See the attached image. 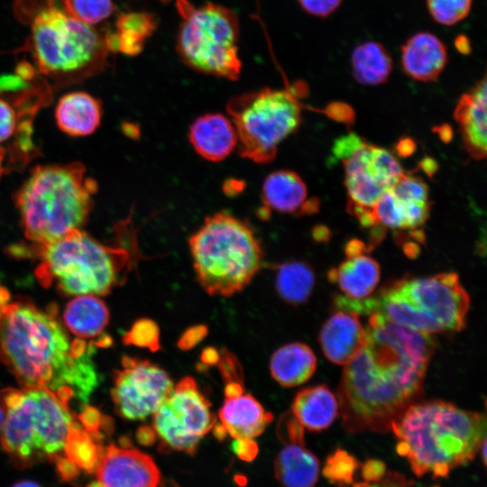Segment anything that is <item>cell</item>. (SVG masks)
I'll return each instance as SVG.
<instances>
[{
    "label": "cell",
    "instance_id": "obj_51",
    "mask_svg": "<svg viewBox=\"0 0 487 487\" xmlns=\"http://www.w3.org/2000/svg\"><path fill=\"white\" fill-rule=\"evenodd\" d=\"M159 1H161V3H167V2H169L170 0H159Z\"/></svg>",
    "mask_w": 487,
    "mask_h": 487
},
{
    "label": "cell",
    "instance_id": "obj_37",
    "mask_svg": "<svg viewBox=\"0 0 487 487\" xmlns=\"http://www.w3.org/2000/svg\"><path fill=\"white\" fill-rule=\"evenodd\" d=\"M123 341L127 345L144 347L155 352L160 349V330L153 320L141 318L124 333Z\"/></svg>",
    "mask_w": 487,
    "mask_h": 487
},
{
    "label": "cell",
    "instance_id": "obj_48",
    "mask_svg": "<svg viewBox=\"0 0 487 487\" xmlns=\"http://www.w3.org/2000/svg\"><path fill=\"white\" fill-rule=\"evenodd\" d=\"M12 487H40V485L31 481H23L15 483Z\"/></svg>",
    "mask_w": 487,
    "mask_h": 487
},
{
    "label": "cell",
    "instance_id": "obj_42",
    "mask_svg": "<svg viewBox=\"0 0 487 487\" xmlns=\"http://www.w3.org/2000/svg\"><path fill=\"white\" fill-rule=\"evenodd\" d=\"M387 472L385 464L379 460H369L362 467V475L367 482L381 480Z\"/></svg>",
    "mask_w": 487,
    "mask_h": 487
},
{
    "label": "cell",
    "instance_id": "obj_47",
    "mask_svg": "<svg viewBox=\"0 0 487 487\" xmlns=\"http://www.w3.org/2000/svg\"><path fill=\"white\" fill-rule=\"evenodd\" d=\"M410 141L409 139L402 140L400 142L398 148L400 154L408 155L413 150V142H409Z\"/></svg>",
    "mask_w": 487,
    "mask_h": 487
},
{
    "label": "cell",
    "instance_id": "obj_18",
    "mask_svg": "<svg viewBox=\"0 0 487 487\" xmlns=\"http://www.w3.org/2000/svg\"><path fill=\"white\" fill-rule=\"evenodd\" d=\"M365 245L357 239L345 245L346 260L331 269L328 279L338 285L345 296L363 299L372 294L377 287L381 270L379 263L364 253Z\"/></svg>",
    "mask_w": 487,
    "mask_h": 487
},
{
    "label": "cell",
    "instance_id": "obj_27",
    "mask_svg": "<svg viewBox=\"0 0 487 487\" xmlns=\"http://www.w3.org/2000/svg\"><path fill=\"white\" fill-rule=\"evenodd\" d=\"M317 369V357L303 343H290L278 348L271 355L272 378L284 387H295L308 381Z\"/></svg>",
    "mask_w": 487,
    "mask_h": 487
},
{
    "label": "cell",
    "instance_id": "obj_22",
    "mask_svg": "<svg viewBox=\"0 0 487 487\" xmlns=\"http://www.w3.org/2000/svg\"><path fill=\"white\" fill-rule=\"evenodd\" d=\"M486 78L483 77L473 88L463 94L454 112L467 152L477 160L486 157Z\"/></svg>",
    "mask_w": 487,
    "mask_h": 487
},
{
    "label": "cell",
    "instance_id": "obj_32",
    "mask_svg": "<svg viewBox=\"0 0 487 487\" xmlns=\"http://www.w3.org/2000/svg\"><path fill=\"white\" fill-rule=\"evenodd\" d=\"M315 285L311 266L303 262H286L276 269L275 287L279 296L292 305L306 302Z\"/></svg>",
    "mask_w": 487,
    "mask_h": 487
},
{
    "label": "cell",
    "instance_id": "obj_43",
    "mask_svg": "<svg viewBox=\"0 0 487 487\" xmlns=\"http://www.w3.org/2000/svg\"><path fill=\"white\" fill-rule=\"evenodd\" d=\"M233 447L235 454L244 460L253 459L257 453V446L253 439H234Z\"/></svg>",
    "mask_w": 487,
    "mask_h": 487
},
{
    "label": "cell",
    "instance_id": "obj_13",
    "mask_svg": "<svg viewBox=\"0 0 487 487\" xmlns=\"http://www.w3.org/2000/svg\"><path fill=\"white\" fill-rule=\"evenodd\" d=\"M154 433L164 448L194 455L216 423L210 403L196 381L186 376L152 414Z\"/></svg>",
    "mask_w": 487,
    "mask_h": 487
},
{
    "label": "cell",
    "instance_id": "obj_25",
    "mask_svg": "<svg viewBox=\"0 0 487 487\" xmlns=\"http://www.w3.org/2000/svg\"><path fill=\"white\" fill-rule=\"evenodd\" d=\"M102 115L101 101L84 91L63 95L55 107L58 127L73 137L87 136L96 132L101 123Z\"/></svg>",
    "mask_w": 487,
    "mask_h": 487
},
{
    "label": "cell",
    "instance_id": "obj_16",
    "mask_svg": "<svg viewBox=\"0 0 487 487\" xmlns=\"http://www.w3.org/2000/svg\"><path fill=\"white\" fill-rule=\"evenodd\" d=\"M96 481L87 487H159L160 471L148 455L129 447L109 445L101 449Z\"/></svg>",
    "mask_w": 487,
    "mask_h": 487
},
{
    "label": "cell",
    "instance_id": "obj_5",
    "mask_svg": "<svg viewBox=\"0 0 487 487\" xmlns=\"http://www.w3.org/2000/svg\"><path fill=\"white\" fill-rule=\"evenodd\" d=\"M116 231L115 245L77 229L49 244L32 246L41 259L35 271L40 282L45 287L54 282L69 296L107 295L142 258L131 217L119 223Z\"/></svg>",
    "mask_w": 487,
    "mask_h": 487
},
{
    "label": "cell",
    "instance_id": "obj_35",
    "mask_svg": "<svg viewBox=\"0 0 487 487\" xmlns=\"http://www.w3.org/2000/svg\"><path fill=\"white\" fill-rule=\"evenodd\" d=\"M358 469V461L347 452L337 449L331 454L323 468L324 476L332 483L349 485Z\"/></svg>",
    "mask_w": 487,
    "mask_h": 487
},
{
    "label": "cell",
    "instance_id": "obj_31",
    "mask_svg": "<svg viewBox=\"0 0 487 487\" xmlns=\"http://www.w3.org/2000/svg\"><path fill=\"white\" fill-rule=\"evenodd\" d=\"M392 65L390 52L377 41L363 42L351 54L352 73L362 85L377 86L385 83L392 71Z\"/></svg>",
    "mask_w": 487,
    "mask_h": 487
},
{
    "label": "cell",
    "instance_id": "obj_26",
    "mask_svg": "<svg viewBox=\"0 0 487 487\" xmlns=\"http://www.w3.org/2000/svg\"><path fill=\"white\" fill-rule=\"evenodd\" d=\"M296 420L310 431H321L332 425L339 414L337 397L326 385L299 391L291 405Z\"/></svg>",
    "mask_w": 487,
    "mask_h": 487
},
{
    "label": "cell",
    "instance_id": "obj_2",
    "mask_svg": "<svg viewBox=\"0 0 487 487\" xmlns=\"http://www.w3.org/2000/svg\"><path fill=\"white\" fill-rule=\"evenodd\" d=\"M57 310L26 299L0 305V361L23 387L47 389L68 407L84 408L99 382L92 357L100 340H71Z\"/></svg>",
    "mask_w": 487,
    "mask_h": 487
},
{
    "label": "cell",
    "instance_id": "obj_14",
    "mask_svg": "<svg viewBox=\"0 0 487 487\" xmlns=\"http://www.w3.org/2000/svg\"><path fill=\"white\" fill-rule=\"evenodd\" d=\"M168 373L150 361L124 356L111 390L116 413L129 420L152 415L173 389Z\"/></svg>",
    "mask_w": 487,
    "mask_h": 487
},
{
    "label": "cell",
    "instance_id": "obj_19",
    "mask_svg": "<svg viewBox=\"0 0 487 487\" xmlns=\"http://www.w3.org/2000/svg\"><path fill=\"white\" fill-rule=\"evenodd\" d=\"M263 211L308 215L318 210L319 200L308 198V188L299 175L280 170L269 174L262 187Z\"/></svg>",
    "mask_w": 487,
    "mask_h": 487
},
{
    "label": "cell",
    "instance_id": "obj_10",
    "mask_svg": "<svg viewBox=\"0 0 487 487\" xmlns=\"http://www.w3.org/2000/svg\"><path fill=\"white\" fill-rule=\"evenodd\" d=\"M181 14L176 49L185 65L206 75L235 80L242 69L238 55L240 24L231 9L214 3L194 6L178 0Z\"/></svg>",
    "mask_w": 487,
    "mask_h": 487
},
{
    "label": "cell",
    "instance_id": "obj_40",
    "mask_svg": "<svg viewBox=\"0 0 487 487\" xmlns=\"http://www.w3.org/2000/svg\"><path fill=\"white\" fill-rule=\"evenodd\" d=\"M412 482L405 476L392 471H388L379 481L372 482L352 483L351 487H411Z\"/></svg>",
    "mask_w": 487,
    "mask_h": 487
},
{
    "label": "cell",
    "instance_id": "obj_49",
    "mask_svg": "<svg viewBox=\"0 0 487 487\" xmlns=\"http://www.w3.org/2000/svg\"><path fill=\"white\" fill-rule=\"evenodd\" d=\"M5 409H4L3 405L0 403V430L2 428L4 420H5Z\"/></svg>",
    "mask_w": 487,
    "mask_h": 487
},
{
    "label": "cell",
    "instance_id": "obj_45",
    "mask_svg": "<svg viewBox=\"0 0 487 487\" xmlns=\"http://www.w3.org/2000/svg\"><path fill=\"white\" fill-rule=\"evenodd\" d=\"M201 359L206 364L217 363L219 360V352L213 347H207L203 350Z\"/></svg>",
    "mask_w": 487,
    "mask_h": 487
},
{
    "label": "cell",
    "instance_id": "obj_12",
    "mask_svg": "<svg viewBox=\"0 0 487 487\" xmlns=\"http://www.w3.org/2000/svg\"><path fill=\"white\" fill-rule=\"evenodd\" d=\"M333 152L342 160L347 210L357 220L371 214L381 196L404 173L391 152L367 143L354 133L336 140Z\"/></svg>",
    "mask_w": 487,
    "mask_h": 487
},
{
    "label": "cell",
    "instance_id": "obj_3",
    "mask_svg": "<svg viewBox=\"0 0 487 487\" xmlns=\"http://www.w3.org/2000/svg\"><path fill=\"white\" fill-rule=\"evenodd\" d=\"M391 429L398 454L417 476L446 477L478 454L486 439V418L446 401L428 400L409 405Z\"/></svg>",
    "mask_w": 487,
    "mask_h": 487
},
{
    "label": "cell",
    "instance_id": "obj_15",
    "mask_svg": "<svg viewBox=\"0 0 487 487\" xmlns=\"http://www.w3.org/2000/svg\"><path fill=\"white\" fill-rule=\"evenodd\" d=\"M28 80L18 75L0 77V149L18 144L27 155L34 148L32 119L49 96L48 87L32 86Z\"/></svg>",
    "mask_w": 487,
    "mask_h": 487
},
{
    "label": "cell",
    "instance_id": "obj_28",
    "mask_svg": "<svg viewBox=\"0 0 487 487\" xmlns=\"http://www.w3.org/2000/svg\"><path fill=\"white\" fill-rule=\"evenodd\" d=\"M429 202H408L391 189L383 193L372 208L373 226L415 231L429 216Z\"/></svg>",
    "mask_w": 487,
    "mask_h": 487
},
{
    "label": "cell",
    "instance_id": "obj_23",
    "mask_svg": "<svg viewBox=\"0 0 487 487\" xmlns=\"http://www.w3.org/2000/svg\"><path fill=\"white\" fill-rule=\"evenodd\" d=\"M447 58L443 41L427 32L412 35L401 47V67L414 80H436L444 70Z\"/></svg>",
    "mask_w": 487,
    "mask_h": 487
},
{
    "label": "cell",
    "instance_id": "obj_11",
    "mask_svg": "<svg viewBox=\"0 0 487 487\" xmlns=\"http://www.w3.org/2000/svg\"><path fill=\"white\" fill-rule=\"evenodd\" d=\"M301 111L297 94L288 88L265 87L234 96L226 112L240 156L258 164L272 161L281 142L299 128Z\"/></svg>",
    "mask_w": 487,
    "mask_h": 487
},
{
    "label": "cell",
    "instance_id": "obj_24",
    "mask_svg": "<svg viewBox=\"0 0 487 487\" xmlns=\"http://www.w3.org/2000/svg\"><path fill=\"white\" fill-rule=\"evenodd\" d=\"M221 426L234 439H253L272 420L271 413L250 393L225 397L218 412Z\"/></svg>",
    "mask_w": 487,
    "mask_h": 487
},
{
    "label": "cell",
    "instance_id": "obj_33",
    "mask_svg": "<svg viewBox=\"0 0 487 487\" xmlns=\"http://www.w3.org/2000/svg\"><path fill=\"white\" fill-rule=\"evenodd\" d=\"M81 425L72 429L64 450L65 456L78 468L95 470L101 449Z\"/></svg>",
    "mask_w": 487,
    "mask_h": 487
},
{
    "label": "cell",
    "instance_id": "obj_34",
    "mask_svg": "<svg viewBox=\"0 0 487 487\" xmlns=\"http://www.w3.org/2000/svg\"><path fill=\"white\" fill-rule=\"evenodd\" d=\"M65 12L74 19L94 26L115 10L112 0H60Z\"/></svg>",
    "mask_w": 487,
    "mask_h": 487
},
{
    "label": "cell",
    "instance_id": "obj_44",
    "mask_svg": "<svg viewBox=\"0 0 487 487\" xmlns=\"http://www.w3.org/2000/svg\"><path fill=\"white\" fill-rule=\"evenodd\" d=\"M55 463L58 471L63 479L70 480L78 474V467L65 455L56 459Z\"/></svg>",
    "mask_w": 487,
    "mask_h": 487
},
{
    "label": "cell",
    "instance_id": "obj_39",
    "mask_svg": "<svg viewBox=\"0 0 487 487\" xmlns=\"http://www.w3.org/2000/svg\"><path fill=\"white\" fill-rule=\"evenodd\" d=\"M301 8L317 17H326L335 12L343 0H298Z\"/></svg>",
    "mask_w": 487,
    "mask_h": 487
},
{
    "label": "cell",
    "instance_id": "obj_38",
    "mask_svg": "<svg viewBox=\"0 0 487 487\" xmlns=\"http://www.w3.org/2000/svg\"><path fill=\"white\" fill-rule=\"evenodd\" d=\"M390 189L404 201L429 202L428 187L417 176L403 173Z\"/></svg>",
    "mask_w": 487,
    "mask_h": 487
},
{
    "label": "cell",
    "instance_id": "obj_1",
    "mask_svg": "<svg viewBox=\"0 0 487 487\" xmlns=\"http://www.w3.org/2000/svg\"><path fill=\"white\" fill-rule=\"evenodd\" d=\"M435 338L370 315L359 354L345 365L338 388L339 413L350 432L391 430L422 393Z\"/></svg>",
    "mask_w": 487,
    "mask_h": 487
},
{
    "label": "cell",
    "instance_id": "obj_46",
    "mask_svg": "<svg viewBox=\"0 0 487 487\" xmlns=\"http://www.w3.org/2000/svg\"><path fill=\"white\" fill-rule=\"evenodd\" d=\"M137 438L140 443L150 445L155 440V433L148 427H141L137 432Z\"/></svg>",
    "mask_w": 487,
    "mask_h": 487
},
{
    "label": "cell",
    "instance_id": "obj_17",
    "mask_svg": "<svg viewBox=\"0 0 487 487\" xmlns=\"http://www.w3.org/2000/svg\"><path fill=\"white\" fill-rule=\"evenodd\" d=\"M278 426L283 446L274 462L276 478L283 487L315 486L320 465L317 456L305 447L303 427L289 413L280 418Z\"/></svg>",
    "mask_w": 487,
    "mask_h": 487
},
{
    "label": "cell",
    "instance_id": "obj_21",
    "mask_svg": "<svg viewBox=\"0 0 487 487\" xmlns=\"http://www.w3.org/2000/svg\"><path fill=\"white\" fill-rule=\"evenodd\" d=\"M193 150L204 160L219 162L237 149L238 139L229 116L208 113L196 118L188 130Z\"/></svg>",
    "mask_w": 487,
    "mask_h": 487
},
{
    "label": "cell",
    "instance_id": "obj_29",
    "mask_svg": "<svg viewBox=\"0 0 487 487\" xmlns=\"http://www.w3.org/2000/svg\"><path fill=\"white\" fill-rule=\"evenodd\" d=\"M63 321L69 331L78 338H95L106 327L109 310L96 295H79L67 304Z\"/></svg>",
    "mask_w": 487,
    "mask_h": 487
},
{
    "label": "cell",
    "instance_id": "obj_41",
    "mask_svg": "<svg viewBox=\"0 0 487 487\" xmlns=\"http://www.w3.org/2000/svg\"><path fill=\"white\" fill-rule=\"evenodd\" d=\"M207 328L204 325H198L188 328L178 341V347L189 350L200 343L207 335Z\"/></svg>",
    "mask_w": 487,
    "mask_h": 487
},
{
    "label": "cell",
    "instance_id": "obj_9",
    "mask_svg": "<svg viewBox=\"0 0 487 487\" xmlns=\"http://www.w3.org/2000/svg\"><path fill=\"white\" fill-rule=\"evenodd\" d=\"M5 417L0 443L20 468L42 461H56L77 426L70 408L41 387L7 388L0 391Z\"/></svg>",
    "mask_w": 487,
    "mask_h": 487
},
{
    "label": "cell",
    "instance_id": "obj_4",
    "mask_svg": "<svg viewBox=\"0 0 487 487\" xmlns=\"http://www.w3.org/2000/svg\"><path fill=\"white\" fill-rule=\"evenodd\" d=\"M14 9L30 26L23 49L31 53L35 73L54 87L79 83L107 65L105 32L69 15L60 0H15Z\"/></svg>",
    "mask_w": 487,
    "mask_h": 487
},
{
    "label": "cell",
    "instance_id": "obj_20",
    "mask_svg": "<svg viewBox=\"0 0 487 487\" xmlns=\"http://www.w3.org/2000/svg\"><path fill=\"white\" fill-rule=\"evenodd\" d=\"M318 339L330 362L345 365L362 350L365 328L357 314L338 310L324 323Z\"/></svg>",
    "mask_w": 487,
    "mask_h": 487
},
{
    "label": "cell",
    "instance_id": "obj_50",
    "mask_svg": "<svg viewBox=\"0 0 487 487\" xmlns=\"http://www.w3.org/2000/svg\"><path fill=\"white\" fill-rule=\"evenodd\" d=\"M159 487H179L176 483L171 482H166L163 483H160Z\"/></svg>",
    "mask_w": 487,
    "mask_h": 487
},
{
    "label": "cell",
    "instance_id": "obj_6",
    "mask_svg": "<svg viewBox=\"0 0 487 487\" xmlns=\"http://www.w3.org/2000/svg\"><path fill=\"white\" fill-rule=\"evenodd\" d=\"M338 310L380 314L387 320L425 334L457 332L465 325L470 298L455 272L405 276L363 299L337 295Z\"/></svg>",
    "mask_w": 487,
    "mask_h": 487
},
{
    "label": "cell",
    "instance_id": "obj_8",
    "mask_svg": "<svg viewBox=\"0 0 487 487\" xmlns=\"http://www.w3.org/2000/svg\"><path fill=\"white\" fill-rule=\"evenodd\" d=\"M188 246L197 279L211 296L244 289L263 265V250L252 225L227 211L205 217Z\"/></svg>",
    "mask_w": 487,
    "mask_h": 487
},
{
    "label": "cell",
    "instance_id": "obj_7",
    "mask_svg": "<svg viewBox=\"0 0 487 487\" xmlns=\"http://www.w3.org/2000/svg\"><path fill=\"white\" fill-rule=\"evenodd\" d=\"M96 191L81 162L36 166L13 195L25 238L43 246L82 229Z\"/></svg>",
    "mask_w": 487,
    "mask_h": 487
},
{
    "label": "cell",
    "instance_id": "obj_36",
    "mask_svg": "<svg viewBox=\"0 0 487 487\" xmlns=\"http://www.w3.org/2000/svg\"><path fill=\"white\" fill-rule=\"evenodd\" d=\"M473 0H427V7L436 23L451 26L463 21L472 9Z\"/></svg>",
    "mask_w": 487,
    "mask_h": 487
},
{
    "label": "cell",
    "instance_id": "obj_30",
    "mask_svg": "<svg viewBox=\"0 0 487 487\" xmlns=\"http://www.w3.org/2000/svg\"><path fill=\"white\" fill-rule=\"evenodd\" d=\"M154 15L145 12H129L118 15L115 31L105 32L109 51L133 56L142 51L145 40L156 28Z\"/></svg>",
    "mask_w": 487,
    "mask_h": 487
}]
</instances>
